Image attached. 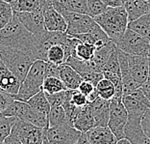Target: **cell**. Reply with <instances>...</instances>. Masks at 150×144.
I'll use <instances>...</instances> for the list:
<instances>
[{"instance_id": "7c38bea8", "label": "cell", "mask_w": 150, "mask_h": 144, "mask_svg": "<svg viewBox=\"0 0 150 144\" xmlns=\"http://www.w3.org/2000/svg\"><path fill=\"white\" fill-rule=\"evenodd\" d=\"M15 13V12H13ZM18 19L33 35L40 36L46 31L44 25L43 14L42 8L36 9L30 12H18L15 13Z\"/></svg>"}, {"instance_id": "f35d334b", "label": "cell", "mask_w": 150, "mask_h": 144, "mask_svg": "<svg viewBox=\"0 0 150 144\" xmlns=\"http://www.w3.org/2000/svg\"><path fill=\"white\" fill-rule=\"evenodd\" d=\"M83 80H87L90 81L91 83H93L94 86L97 84V82L100 80L104 77V75L102 72H95V71H91V72H88V73H85L83 75H81Z\"/></svg>"}, {"instance_id": "f6af8a7d", "label": "cell", "mask_w": 150, "mask_h": 144, "mask_svg": "<svg viewBox=\"0 0 150 144\" xmlns=\"http://www.w3.org/2000/svg\"><path fill=\"white\" fill-rule=\"evenodd\" d=\"M107 7H118L123 5V0H102Z\"/></svg>"}, {"instance_id": "30bf717a", "label": "cell", "mask_w": 150, "mask_h": 144, "mask_svg": "<svg viewBox=\"0 0 150 144\" xmlns=\"http://www.w3.org/2000/svg\"><path fill=\"white\" fill-rule=\"evenodd\" d=\"M67 39V34L66 32L61 31H48L40 36H36L35 47H34L33 55L36 59H40L43 61H47L46 53L49 47L53 44H63Z\"/></svg>"}, {"instance_id": "d6986e66", "label": "cell", "mask_w": 150, "mask_h": 144, "mask_svg": "<svg viewBox=\"0 0 150 144\" xmlns=\"http://www.w3.org/2000/svg\"><path fill=\"white\" fill-rule=\"evenodd\" d=\"M72 123L75 128L80 132H87L95 127L93 114L90 102H88L84 107H79Z\"/></svg>"}, {"instance_id": "bcb514c9", "label": "cell", "mask_w": 150, "mask_h": 144, "mask_svg": "<svg viewBox=\"0 0 150 144\" xmlns=\"http://www.w3.org/2000/svg\"><path fill=\"white\" fill-rule=\"evenodd\" d=\"M86 143H88V138H87L86 132H81L80 138H79V139H78L77 144H86Z\"/></svg>"}, {"instance_id": "ee69618b", "label": "cell", "mask_w": 150, "mask_h": 144, "mask_svg": "<svg viewBox=\"0 0 150 144\" xmlns=\"http://www.w3.org/2000/svg\"><path fill=\"white\" fill-rule=\"evenodd\" d=\"M142 91L144 92V94L145 95V97L147 98V100L150 104V78H148L144 84L141 86Z\"/></svg>"}, {"instance_id": "cb8c5ba5", "label": "cell", "mask_w": 150, "mask_h": 144, "mask_svg": "<svg viewBox=\"0 0 150 144\" xmlns=\"http://www.w3.org/2000/svg\"><path fill=\"white\" fill-rule=\"evenodd\" d=\"M95 50H96V47L93 46V44L82 42V41L78 39V42L76 44V46H75L73 54L71 56L79 58L81 60L90 61L93 57Z\"/></svg>"}, {"instance_id": "5bb4252c", "label": "cell", "mask_w": 150, "mask_h": 144, "mask_svg": "<svg viewBox=\"0 0 150 144\" xmlns=\"http://www.w3.org/2000/svg\"><path fill=\"white\" fill-rule=\"evenodd\" d=\"M43 14L44 25L48 31L66 32L67 23L64 16L54 8L53 5H47L42 8Z\"/></svg>"}, {"instance_id": "ac0fdd59", "label": "cell", "mask_w": 150, "mask_h": 144, "mask_svg": "<svg viewBox=\"0 0 150 144\" xmlns=\"http://www.w3.org/2000/svg\"><path fill=\"white\" fill-rule=\"evenodd\" d=\"M93 111L95 126H108L109 113H110V101L97 97L90 102Z\"/></svg>"}, {"instance_id": "d590c367", "label": "cell", "mask_w": 150, "mask_h": 144, "mask_svg": "<svg viewBox=\"0 0 150 144\" xmlns=\"http://www.w3.org/2000/svg\"><path fill=\"white\" fill-rule=\"evenodd\" d=\"M69 5L70 12L88 14L87 0H69Z\"/></svg>"}, {"instance_id": "f5cc1de1", "label": "cell", "mask_w": 150, "mask_h": 144, "mask_svg": "<svg viewBox=\"0 0 150 144\" xmlns=\"http://www.w3.org/2000/svg\"><path fill=\"white\" fill-rule=\"evenodd\" d=\"M0 91H3V90H2V89H1V88H0Z\"/></svg>"}, {"instance_id": "52a82bcc", "label": "cell", "mask_w": 150, "mask_h": 144, "mask_svg": "<svg viewBox=\"0 0 150 144\" xmlns=\"http://www.w3.org/2000/svg\"><path fill=\"white\" fill-rule=\"evenodd\" d=\"M114 43L118 49L133 55H147L150 49L149 41L130 28L126 29L123 35Z\"/></svg>"}, {"instance_id": "4dcf8cb0", "label": "cell", "mask_w": 150, "mask_h": 144, "mask_svg": "<svg viewBox=\"0 0 150 144\" xmlns=\"http://www.w3.org/2000/svg\"><path fill=\"white\" fill-rule=\"evenodd\" d=\"M101 72H107V73H114V74H120V67H119V61L117 55V47H115L112 51L108 60L105 64L101 67Z\"/></svg>"}, {"instance_id": "db71d44e", "label": "cell", "mask_w": 150, "mask_h": 144, "mask_svg": "<svg viewBox=\"0 0 150 144\" xmlns=\"http://www.w3.org/2000/svg\"><path fill=\"white\" fill-rule=\"evenodd\" d=\"M124 1H125V0H123V2H124Z\"/></svg>"}, {"instance_id": "603a6c76", "label": "cell", "mask_w": 150, "mask_h": 144, "mask_svg": "<svg viewBox=\"0 0 150 144\" xmlns=\"http://www.w3.org/2000/svg\"><path fill=\"white\" fill-rule=\"evenodd\" d=\"M128 28L134 30L150 42V13L128 22Z\"/></svg>"}, {"instance_id": "60d3db41", "label": "cell", "mask_w": 150, "mask_h": 144, "mask_svg": "<svg viewBox=\"0 0 150 144\" xmlns=\"http://www.w3.org/2000/svg\"><path fill=\"white\" fill-rule=\"evenodd\" d=\"M52 4L54 8L59 13L62 14L63 16L70 12L69 0H52Z\"/></svg>"}, {"instance_id": "8992f818", "label": "cell", "mask_w": 150, "mask_h": 144, "mask_svg": "<svg viewBox=\"0 0 150 144\" xmlns=\"http://www.w3.org/2000/svg\"><path fill=\"white\" fill-rule=\"evenodd\" d=\"M44 68H45V61L40 59L35 60L20 84L18 92L13 95L16 100L27 102L38 92L42 90V84L45 78Z\"/></svg>"}, {"instance_id": "f907efd6", "label": "cell", "mask_w": 150, "mask_h": 144, "mask_svg": "<svg viewBox=\"0 0 150 144\" xmlns=\"http://www.w3.org/2000/svg\"><path fill=\"white\" fill-rule=\"evenodd\" d=\"M3 1H6V2H8V3H10V4H11V3L13 1H15V0H3Z\"/></svg>"}, {"instance_id": "681fc988", "label": "cell", "mask_w": 150, "mask_h": 144, "mask_svg": "<svg viewBox=\"0 0 150 144\" xmlns=\"http://www.w3.org/2000/svg\"><path fill=\"white\" fill-rule=\"evenodd\" d=\"M147 59H148V69H149L148 77L150 78V49H149V50H148V53H147Z\"/></svg>"}, {"instance_id": "9a60e30c", "label": "cell", "mask_w": 150, "mask_h": 144, "mask_svg": "<svg viewBox=\"0 0 150 144\" xmlns=\"http://www.w3.org/2000/svg\"><path fill=\"white\" fill-rule=\"evenodd\" d=\"M117 55L119 61V67H120V74L122 78V89H123V96L128 95L135 91L139 86L134 80L129 71L128 66V54L117 49Z\"/></svg>"}, {"instance_id": "7bdbcfd3", "label": "cell", "mask_w": 150, "mask_h": 144, "mask_svg": "<svg viewBox=\"0 0 150 144\" xmlns=\"http://www.w3.org/2000/svg\"><path fill=\"white\" fill-rule=\"evenodd\" d=\"M78 90H79L80 92H82L84 95H86L87 98H88L91 93H93V92L95 91V86L93 83H91L90 81L83 80L80 83L79 87H78Z\"/></svg>"}, {"instance_id": "83f0119b", "label": "cell", "mask_w": 150, "mask_h": 144, "mask_svg": "<svg viewBox=\"0 0 150 144\" xmlns=\"http://www.w3.org/2000/svg\"><path fill=\"white\" fill-rule=\"evenodd\" d=\"M47 61L53 62L55 64H64L66 63L67 55H66V50H64L63 44H53L49 47V49L47 50L46 53Z\"/></svg>"}, {"instance_id": "8fae6325", "label": "cell", "mask_w": 150, "mask_h": 144, "mask_svg": "<svg viewBox=\"0 0 150 144\" xmlns=\"http://www.w3.org/2000/svg\"><path fill=\"white\" fill-rule=\"evenodd\" d=\"M64 16L67 23L66 33L71 36L88 33L97 25V22L88 14L69 12Z\"/></svg>"}, {"instance_id": "d6a6232c", "label": "cell", "mask_w": 150, "mask_h": 144, "mask_svg": "<svg viewBox=\"0 0 150 144\" xmlns=\"http://www.w3.org/2000/svg\"><path fill=\"white\" fill-rule=\"evenodd\" d=\"M13 16L12 5L10 3L0 0V29L3 28Z\"/></svg>"}, {"instance_id": "3957f363", "label": "cell", "mask_w": 150, "mask_h": 144, "mask_svg": "<svg viewBox=\"0 0 150 144\" xmlns=\"http://www.w3.org/2000/svg\"><path fill=\"white\" fill-rule=\"evenodd\" d=\"M93 19L114 42L118 40L128 28V15L123 5L107 7L105 12Z\"/></svg>"}, {"instance_id": "5b68a950", "label": "cell", "mask_w": 150, "mask_h": 144, "mask_svg": "<svg viewBox=\"0 0 150 144\" xmlns=\"http://www.w3.org/2000/svg\"><path fill=\"white\" fill-rule=\"evenodd\" d=\"M0 58L7 68L21 82L29 72L32 64L37 60L32 54L3 44H0Z\"/></svg>"}, {"instance_id": "4316f807", "label": "cell", "mask_w": 150, "mask_h": 144, "mask_svg": "<svg viewBox=\"0 0 150 144\" xmlns=\"http://www.w3.org/2000/svg\"><path fill=\"white\" fill-rule=\"evenodd\" d=\"M95 90H96L98 96L104 100L110 101L115 95V88L112 82L106 77H103L97 82L95 85Z\"/></svg>"}, {"instance_id": "9c48e42d", "label": "cell", "mask_w": 150, "mask_h": 144, "mask_svg": "<svg viewBox=\"0 0 150 144\" xmlns=\"http://www.w3.org/2000/svg\"><path fill=\"white\" fill-rule=\"evenodd\" d=\"M81 132L72 124L64 123L47 128L46 140L51 144H77Z\"/></svg>"}, {"instance_id": "6da1fadb", "label": "cell", "mask_w": 150, "mask_h": 144, "mask_svg": "<svg viewBox=\"0 0 150 144\" xmlns=\"http://www.w3.org/2000/svg\"><path fill=\"white\" fill-rule=\"evenodd\" d=\"M122 102L128 112V119L124 128L125 138L129 139L131 144H150V139L142 128V116L149 107L131 95L123 96Z\"/></svg>"}, {"instance_id": "1f68e13d", "label": "cell", "mask_w": 150, "mask_h": 144, "mask_svg": "<svg viewBox=\"0 0 150 144\" xmlns=\"http://www.w3.org/2000/svg\"><path fill=\"white\" fill-rule=\"evenodd\" d=\"M16 117L13 116L0 115V143H4V140L10 135Z\"/></svg>"}, {"instance_id": "4fadbf2b", "label": "cell", "mask_w": 150, "mask_h": 144, "mask_svg": "<svg viewBox=\"0 0 150 144\" xmlns=\"http://www.w3.org/2000/svg\"><path fill=\"white\" fill-rule=\"evenodd\" d=\"M129 71L139 87L148 80V59L147 55H133L128 54Z\"/></svg>"}, {"instance_id": "e575fe53", "label": "cell", "mask_w": 150, "mask_h": 144, "mask_svg": "<svg viewBox=\"0 0 150 144\" xmlns=\"http://www.w3.org/2000/svg\"><path fill=\"white\" fill-rule=\"evenodd\" d=\"M67 89L60 91V92H58V93H54V94H48L44 92L51 107H54V105H63L64 99H66V96H67Z\"/></svg>"}, {"instance_id": "c3c4849f", "label": "cell", "mask_w": 150, "mask_h": 144, "mask_svg": "<svg viewBox=\"0 0 150 144\" xmlns=\"http://www.w3.org/2000/svg\"><path fill=\"white\" fill-rule=\"evenodd\" d=\"M131 144V142L129 141V139L128 138H120V139H118L117 141V144Z\"/></svg>"}, {"instance_id": "e0dca14e", "label": "cell", "mask_w": 150, "mask_h": 144, "mask_svg": "<svg viewBox=\"0 0 150 144\" xmlns=\"http://www.w3.org/2000/svg\"><path fill=\"white\" fill-rule=\"evenodd\" d=\"M21 84L18 77L13 75L0 58V88L9 94L16 95Z\"/></svg>"}, {"instance_id": "8d00e7d4", "label": "cell", "mask_w": 150, "mask_h": 144, "mask_svg": "<svg viewBox=\"0 0 150 144\" xmlns=\"http://www.w3.org/2000/svg\"><path fill=\"white\" fill-rule=\"evenodd\" d=\"M71 102H73L74 105L77 107H82L86 105L88 101L86 95H84L82 92H80L78 89L76 90H72V94H71Z\"/></svg>"}, {"instance_id": "836d02e7", "label": "cell", "mask_w": 150, "mask_h": 144, "mask_svg": "<svg viewBox=\"0 0 150 144\" xmlns=\"http://www.w3.org/2000/svg\"><path fill=\"white\" fill-rule=\"evenodd\" d=\"M87 5L88 9V15L93 18L100 15L107 9V6L104 4L102 0H87Z\"/></svg>"}, {"instance_id": "ba28073f", "label": "cell", "mask_w": 150, "mask_h": 144, "mask_svg": "<svg viewBox=\"0 0 150 144\" xmlns=\"http://www.w3.org/2000/svg\"><path fill=\"white\" fill-rule=\"evenodd\" d=\"M128 119V112L122 102V98L114 97L110 100L108 127L114 133L117 139L125 138L124 128Z\"/></svg>"}, {"instance_id": "7402d4cb", "label": "cell", "mask_w": 150, "mask_h": 144, "mask_svg": "<svg viewBox=\"0 0 150 144\" xmlns=\"http://www.w3.org/2000/svg\"><path fill=\"white\" fill-rule=\"evenodd\" d=\"M115 47H115V44L114 43L112 40H110L106 44H104L103 46L97 47L93 54V57L91 59L93 66L96 69L101 71V67L108 60V58L110 57V55L112 54V51L115 50Z\"/></svg>"}, {"instance_id": "7a4b0ae2", "label": "cell", "mask_w": 150, "mask_h": 144, "mask_svg": "<svg viewBox=\"0 0 150 144\" xmlns=\"http://www.w3.org/2000/svg\"><path fill=\"white\" fill-rule=\"evenodd\" d=\"M35 42L36 36L22 24L15 13L12 19L0 29V44L3 46L15 47L33 55Z\"/></svg>"}, {"instance_id": "277c9868", "label": "cell", "mask_w": 150, "mask_h": 144, "mask_svg": "<svg viewBox=\"0 0 150 144\" xmlns=\"http://www.w3.org/2000/svg\"><path fill=\"white\" fill-rule=\"evenodd\" d=\"M47 128H40L22 119L16 118L11 133L4 140L7 144H46Z\"/></svg>"}, {"instance_id": "ab89813d", "label": "cell", "mask_w": 150, "mask_h": 144, "mask_svg": "<svg viewBox=\"0 0 150 144\" xmlns=\"http://www.w3.org/2000/svg\"><path fill=\"white\" fill-rule=\"evenodd\" d=\"M15 100L13 95L7 93L5 91H0V115L5 109L9 107V105Z\"/></svg>"}, {"instance_id": "7dc6e473", "label": "cell", "mask_w": 150, "mask_h": 144, "mask_svg": "<svg viewBox=\"0 0 150 144\" xmlns=\"http://www.w3.org/2000/svg\"><path fill=\"white\" fill-rule=\"evenodd\" d=\"M51 4H52V0H40V8H43V7H45L47 5H51Z\"/></svg>"}, {"instance_id": "d4e9b609", "label": "cell", "mask_w": 150, "mask_h": 144, "mask_svg": "<svg viewBox=\"0 0 150 144\" xmlns=\"http://www.w3.org/2000/svg\"><path fill=\"white\" fill-rule=\"evenodd\" d=\"M27 102H28L29 105H31L33 108L49 115L51 105L49 104L48 100H47L45 93H44L43 90H40V92H38L36 95H34L33 97L30 98L29 100L27 101Z\"/></svg>"}, {"instance_id": "74e56055", "label": "cell", "mask_w": 150, "mask_h": 144, "mask_svg": "<svg viewBox=\"0 0 150 144\" xmlns=\"http://www.w3.org/2000/svg\"><path fill=\"white\" fill-rule=\"evenodd\" d=\"M44 75L47 77H57L60 75V65L55 64L50 61H45V68H44Z\"/></svg>"}, {"instance_id": "f546056e", "label": "cell", "mask_w": 150, "mask_h": 144, "mask_svg": "<svg viewBox=\"0 0 150 144\" xmlns=\"http://www.w3.org/2000/svg\"><path fill=\"white\" fill-rule=\"evenodd\" d=\"M13 11L18 12H30L40 8V0H15L11 3Z\"/></svg>"}, {"instance_id": "ffe728a7", "label": "cell", "mask_w": 150, "mask_h": 144, "mask_svg": "<svg viewBox=\"0 0 150 144\" xmlns=\"http://www.w3.org/2000/svg\"><path fill=\"white\" fill-rule=\"evenodd\" d=\"M59 77L62 80L67 89H70V90L78 89L80 83L83 81V78H82L80 74L77 73L72 67L67 63L60 65Z\"/></svg>"}, {"instance_id": "2e32d148", "label": "cell", "mask_w": 150, "mask_h": 144, "mask_svg": "<svg viewBox=\"0 0 150 144\" xmlns=\"http://www.w3.org/2000/svg\"><path fill=\"white\" fill-rule=\"evenodd\" d=\"M88 144H117V139L108 126H95L86 132Z\"/></svg>"}, {"instance_id": "484cf974", "label": "cell", "mask_w": 150, "mask_h": 144, "mask_svg": "<svg viewBox=\"0 0 150 144\" xmlns=\"http://www.w3.org/2000/svg\"><path fill=\"white\" fill-rule=\"evenodd\" d=\"M48 121H49V127L62 125L64 123H70L72 124L69 117L67 115V112L63 107V105H54L51 107L50 112L48 115Z\"/></svg>"}, {"instance_id": "44dd1931", "label": "cell", "mask_w": 150, "mask_h": 144, "mask_svg": "<svg viewBox=\"0 0 150 144\" xmlns=\"http://www.w3.org/2000/svg\"><path fill=\"white\" fill-rule=\"evenodd\" d=\"M123 6L127 12L129 21L150 13V3L145 0H125Z\"/></svg>"}, {"instance_id": "b9f144b4", "label": "cell", "mask_w": 150, "mask_h": 144, "mask_svg": "<svg viewBox=\"0 0 150 144\" xmlns=\"http://www.w3.org/2000/svg\"><path fill=\"white\" fill-rule=\"evenodd\" d=\"M142 128L146 136L150 139V107L146 109L142 119Z\"/></svg>"}, {"instance_id": "816d5d0a", "label": "cell", "mask_w": 150, "mask_h": 144, "mask_svg": "<svg viewBox=\"0 0 150 144\" xmlns=\"http://www.w3.org/2000/svg\"><path fill=\"white\" fill-rule=\"evenodd\" d=\"M145 1H147V2H149V3H150V0H145Z\"/></svg>"}, {"instance_id": "f1b7e54d", "label": "cell", "mask_w": 150, "mask_h": 144, "mask_svg": "<svg viewBox=\"0 0 150 144\" xmlns=\"http://www.w3.org/2000/svg\"><path fill=\"white\" fill-rule=\"evenodd\" d=\"M67 87L64 86V82L60 77H47L44 78L43 84H42V90L45 93L54 94L58 93L60 91L66 90Z\"/></svg>"}]
</instances>
